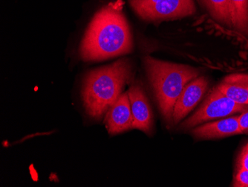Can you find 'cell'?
<instances>
[{
	"label": "cell",
	"mask_w": 248,
	"mask_h": 187,
	"mask_svg": "<svg viewBox=\"0 0 248 187\" xmlns=\"http://www.w3.org/2000/svg\"><path fill=\"white\" fill-rule=\"evenodd\" d=\"M124 4L122 0L109 2L94 15L80 47L83 60L102 61L132 51V36L123 12Z\"/></svg>",
	"instance_id": "obj_1"
},
{
	"label": "cell",
	"mask_w": 248,
	"mask_h": 187,
	"mask_svg": "<svg viewBox=\"0 0 248 187\" xmlns=\"http://www.w3.org/2000/svg\"><path fill=\"white\" fill-rule=\"evenodd\" d=\"M132 67L121 59L88 74L83 89V104L93 118L100 119L118 100L132 79Z\"/></svg>",
	"instance_id": "obj_2"
},
{
	"label": "cell",
	"mask_w": 248,
	"mask_h": 187,
	"mask_svg": "<svg viewBox=\"0 0 248 187\" xmlns=\"http://www.w3.org/2000/svg\"><path fill=\"white\" fill-rule=\"evenodd\" d=\"M143 62L160 111L166 122L172 125L175 102L186 85L199 77L200 72L190 66L167 62L150 56L145 57Z\"/></svg>",
	"instance_id": "obj_3"
},
{
	"label": "cell",
	"mask_w": 248,
	"mask_h": 187,
	"mask_svg": "<svg viewBox=\"0 0 248 187\" xmlns=\"http://www.w3.org/2000/svg\"><path fill=\"white\" fill-rule=\"evenodd\" d=\"M248 109V105L235 102L223 94L216 86L210 92L200 108L186 119L181 125V128L185 130L190 129L210 120L242 113Z\"/></svg>",
	"instance_id": "obj_4"
},
{
	"label": "cell",
	"mask_w": 248,
	"mask_h": 187,
	"mask_svg": "<svg viewBox=\"0 0 248 187\" xmlns=\"http://www.w3.org/2000/svg\"><path fill=\"white\" fill-rule=\"evenodd\" d=\"M132 8L146 21L179 19L196 12L193 0H145L132 5Z\"/></svg>",
	"instance_id": "obj_5"
},
{
	"label": "cell",
	"mask_w": 248,
	"mask_h": 187,
	"mask_svg": "<svg viewBox=\"0 0 248 187\" xmlns=\"http://www.w3.org/2000/svg\"><path fill=\"white\" fill-rule=\"evenodd\" d=\"M208 87V80L199 76L187 84L175 102L173 110V123L178 124L199 104Z\"/></svg>",
	"instance_id": "obj_6"
},
{
	"label": "cell",
	"mask_w": 248,
	"mask_h": 187,
	"mask_svg": "<svg viewBox=\"0 0 248 187\" xmlns=\"http://www.w3.org/2000/svg\"><path fill=\"white\" fill-rule=\"evenodd\" d=\"M127 92L133 117L132 128L150 133L153 128V113L143 86L140 83L133 84Z\"/></svg>",
	"instance_id": "obj_7"
},
{
	"label": "cell",
	"mask_w": 248,
	"mask_h": 187,
	"mask_svg": "<svg viewBox=\"0 0 248 187\" xmlns=\"http://www.w3.org/2000/svg\"><path fill=\"white\" fill-rule=\"evenodd\" d=\"M106 114V126L110 135H117L132 129L133 117L128 92L123 93Z\"/></svg>",
	"instance_id": "obj_8"
},
{
	"label": "cell",
	"mask_w": 248,
	"mask_h": 187,
	"mask_svg": "<svg viewBox=\"0 0 248 187\" xmlns=\"http://www.w3.org/2000/svg\"><path fill=\"white\" fill-rule=\"evenodd\" d=\"M195 137L200 139H218L242 134L239 125V116L223 119L204 124L192 130Z\"/></svg>",
	"instance_id": "obj_9"
},
{
	"label": "cell",
	"mask_w": 248,
	"mask_h": 187,
	"mask_svg": "<svg viewBox=\"0 0 248 187\" xmlns=\"http://www.w3.org/2000/svg\"><path fill=\"white\" fill-rule=\"evenodd\" d=\"M217 87L235 102L248 105V74H231L225 77Z\"/></svg>",
	"instance_id": "obj_10"
},
{
	"label": "cell",
	"mask_w": 248,
	"mask_h": 187,
	"mask_svg": "<svg viewBox=\"0 0 248 187\" xmlns=\"http://www.w3.org/2000/svg\"><path fill=\"white\" fill-rule=\"evenodd\" d=\"M232 29L248 37V0H230Z\"/></svg>",
	"instance_id": "obj_11"
},
{
	"label": "cell",
	"mask_w": 248,
	"mask_h": 187,
	"mask_svg": "<svg viewBox=\"0 0 248 187\" xmlns=\"http://www.w3.org/2000/svg\"><path fill=\"white\" fill-rule=\"evenodd\" d=\"M213 19L226 27L232 29L230 0H202Z\"/></svg>",
	"instance_id": "obj_12"
},
{
	"label": "cell",
	"mask_w": 248,
	"mask_h": 187,
	"mask_svg": "<svg viewBox=\"0 0 248 187\" xmlns=\"http://www.w3.org/2000/svg\"><path fill=\"white\" fill-rule=\"evenodd\" d=\"M233 187H248V170L238 168L234 178Z\"/></svg>",
	"instance_id": "obj_13"
},
{
	"label": "cell",
	"mask_w": 248,
	"mask_h": 187,
	"mask_svg": "<svg viewBox=\"0 0 248 187\" xmlns=\"http://www.w3.org/2000/svg\"><path fill=\"white\" fill-rule=\"evenodd\" d=\"M237 167L248 170V143L244 146L240 154H239Z\"/></svg>",
	"instance_id": "obj_14"
},
{
	"label": "cell",
	"mask_w": 248,
	"mask_h": 187,
	"mask_svg": "<svg viewBox=\"0 0 248 187\" xmlns=\"http://www.w3.org/2000/svg\"><path fill=\"white\" fill-rule=\"evenodd\" d=\"M239 125L242 134L248 135V109L239 116Z\"/></svg>",
	"instance_id": "obj_15"
},
{
	"label": "cell",
	"mask_w": 248,
	"mask_h": 187,
	"mask_svg": "<svg viewBox=\"0 0 248 187\" xmlns=\"http://www.w3.org/2000/svg\"><path fill=\"white\" fill-rule=\"evenodd\" d=\"M145 1V0H129V3H130L131 6L135 5V4L139 3V2H142Z\"/></svg>",
	"instance_id": "obj_16"
}]
</instances>
